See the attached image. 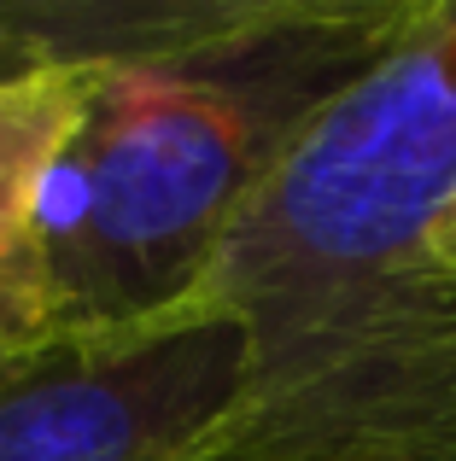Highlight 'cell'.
<instances>
[{
    "mask_svg": "<svg viewBox=\"0 0 456 461\" xmlns=\"http://www.w3.org/2000/svg\"><path fill=\"white\" fill-rule=\"evenodd\" d=\"M194 461H251V456H223V450H205V456H194Z\"/></svg>",
    "mask_w": 456,
    "mask_h": 461,
    "instance_id": "52a82bcc",
    "label": "cell"
},
{
    "mask_svg": "<svg viewBox=\"0 0 456 461\" xmlns=\"http://www.w3.org/2000/svg\"><path fill=\"white\" fill-rule=\"evenodd\" d=\"M0 362H6V357H0Z\"/></svg>",
    "mask_w": 456,
    "mask_h": 461,
    "instance_id": "9c48e42d",
    "label": "cell"
},
{
    "mask_svg": "<svg viewBox=\"0 0 456 461\" xmlns=\"http://www.w3.org/2000/svg\"><path fill=\"white\" fill-rule=\"evenodd\" d=\"M234 310H187L0 362V461H194L246 397Z\"/></svg>",
    "mask_w": 456,
    "mask_h": 461,
    "instance_id": "3957f363",
    "label": "cell"
},
{
    "mask_svg": "<svg viewBox=\"0 0 456 461\" xmlns=\"http://www.w3.org/2000/svg\"><path fill=\"white\" fill-rule=\"evenodd\" d=\"M410 23H305L82 70L41 211L59 339L199 310L234 222Z\"/></svg>",
    "mask_w": 456,
    "mask_h": 461,
    "instance_id": "7a4b0ae2",
    "label": "cell"
},
{
    "mask_svg": "<svg viewBox=\"0 0 456 461\" xmlns=\"http://www.w3.org/2000/svg\"><path fill=\"white\" fill-rule=\"evenodd\" d=\"M422 263L433 275H445V281H456V193L445 204H439V216L427 222V240H422Z\"/></svg>",
    "mask_w": 456,
    "mask_h": 461,
    "instance_id": "8992f818",
    "label": "cell"
},
{
    "mask_svg": "<svg viewBox=\"0 0 456 461\" xmlns=\"http://www.w3.org/2000/svg\"><path fill=\"white\" fill-rule=\"evenodd\" d=\"M77 65H0V357H23L59 339L41 211L77 129Z\"/></svg>",
    "mask_w": 456,
    "mask_h": 461,
    "instance_id": "5b68a950",
    "label": "cell"
},
{
    "mask_svg": "<svg viewBox=\"0 0 456 461\" xmlns=\"http://www.w3.org/2000/svg\"><path fill=\"white\" fill-rule=\"evenodd\" d=\"M0 65H18V53H6V47H0Z\"/></svg>",
    "mask_w": 456,
    "mask_h": 461,
    "instance_id": "ba28073f",
    "label": "cell"
},
{
    "mask_svg": "<svg viewBox=\"0 0 456 461\" xmlns=\"http://www.w3.org/2000/svg\"><path fill=\"white\" fill-rule=\"evenodd\" d=\"M439 0H0V47L35 65L164 59L305 23H415Z\"/></svg>",
    "mask_w": 456,
    "mask_h": 461,
    "instance_id": "277c9868",
    "label": "cell"
},
{
    "mask_svg": "<svg viewBox=\"0 0 456 461\" xmlns=\"http://www.w3.org/2000/svg\"><path fill=\"white\" fill-rule=\"evenodd\" d=\"M456 193V0L415 18L281 158L199 310L251 339L211 450L251 461H456V281L422 263Z\"/></svg>",
    "mask_w": 456,
    "mask_h": 461,
    "instance_id": "6da1fadb",
    "label": "cell"
}]
</instances>
